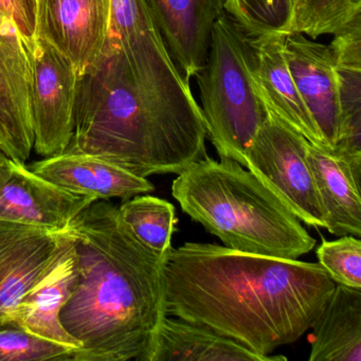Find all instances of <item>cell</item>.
I'll return each instance as SVG.
<instances>
[{"label":"cell","instance_id":"1","mask_svg":"<svg viewBox=\"0 0 361 361\" xmlns=\"http://www.w3.org/2000/svg\"><path fill=\"white\" fill-rule=\"evenodd\" d=\"M336 283L319 263L185 243L162 264L166 316L204 325L269 356L302 337Z\"/></svg>","mask_w":361,"mask_h":361},{"label":"cell","instance_id":"17","mask_svg":"<svg viewBox=\"0 0 361 361\" xmlns=\"http://www.w3.org/2000/svg\"><path fill=\"white\" fill-rule=\"evenodd\" d=\"M77 274V255L73 243L54 267L22 298L10 322L39 337L77 350L81 342L61 322V310L69 299Z\"/></svg>","mask_w":361,"mask_h":361},{"label":"cell","instance_id":"12","mask_svg":"<svg viewBox=\"0 0 361 361\" xmlns=\"http://www.w3.org/2000/svg\"><path fill=\"white\" fill-rule=\"evenodd\" d=\"M283 54L325 147L334 152L339 128V101L329 46L316 43L302 33H284Z\"/></svg>","mask_w":361,"mask_h":361},{"label":"cell","instance_id":"13","mask_svg":"<svg viewBox=\"0 0 361 361\" xmlns=\"http://www.w3.org/2000/svg\"><path fill=\"white\" fill-rule=\"evenodd\" d=\"M156 26L185 81L204 68L226 0H147Z\"/></svg>","mask_w":361,"mask_h":361},{"label":"cell","instance_id":"16","mask_svg":"<svg viewBox=\"0 0 361 361\" xmlns=\"http://www.w3.org/2000/svg\"><path fill=\"white\" fill-rule=\"evenodd\" d=\"M339 128L333 153L361 171V14L334 33Z\"/></svg>","mask_w":361,"mask_h":361},{"label":"cell","instance_id":"2","mask_svg":"<svg viewBox=\"0 0 361 361\" xmlns=\"http://www.w3.org/2000/svg\"><path fill=\"white\" fill-rule=\"evenodd\" d=\"M68 229L77 274L60 318L81 342L69 361L149 360L166 317L164 257L134 235L109 200L90 204Z\"/></svg>","mask_w":361,"mask_h":361},{"label":"cell","instance_id":"14","mask_svg":"<svg viewBox=\"0 0 361 361\" xmlns=\"http://www.w3.org/2000/svg\"><path fill=\"white\" fill-rule=\"evenodd\" d=\"M28 168L45 180L77 195L94 200H130L154 192L155 187L145 177L94 156L63 152L32 162Z\"/></svg>","mask_w":361,"mask_h":361},{"label":"cell","instance_id":"24","mask_svg":"<svg viewBox=\"0 0 361 361\" xmlns=\"http://www.w3.org/2000/svg\"><path fill=\"white\" fill-rule=\"evenodd\" d=\"M73 350L32 335L16 323H0V361H69Z\"/></svg>","mask_w":361,"mask_h":361},{"label":"cell","instance_id":"23","mask_svg":"<svg viewBox=\"0 0 361 361\" xmlns=\"http://www.w3.org/2000/svg\"><path fill=\"white\" fill-rule=\"evenodd\" d=\"M226 13L251 37L291 30V0H226Z\"/></svg>","mask_w":361,"mask_h":361},{"label":"cell","instance_id":"7","mask_svg":"<svg viewBox=\"0 0 361 361\" xmlns=\"http://www.w3.org/2000/svg\"><path fill=\"white\" fill-rule=\"evenodd\" d=\"M24 43L30 71L33 149L50 157L65 152L73 137L79 73L46 39L35 37Z\"/></svg>","mask_w":361,"mask_h":361},{"label":"cell","instance_id":"11","mask_svg":"<svg viewBox=\"0 0 361 361\" xmlns=\"http://www.w3.org/2000/svg\"><path fill=\"white\" fill-rule=\"evenodd\" d=\"M109 27V0H39L35 37L66 56L79 75L98 58Z\"/></svg>","mask_w":361,"mask_h":361},{"label":"cell","instance_id":"10","mask_svg":"<svg viewBox=\"0 0 361 361\" xmlns=\"http://www.w3.org/2000/svg\"><path fill=\"white\" fill-rule=\"evenodd\" d=\"M33 145L26 47L13 20L0 13V149L26 162Z\"/></svg>","mask_w":361,"mask_h":361},{"label":"cell","instance_id":"5","mask_svg":"<svg viewBox=\"0 0 361 361\" xmlns=\"http://www.w3.org/2000/svg\"><path fill=\"white\" fill-rule=\"evenodd\" d=\"M252 37L227 13L214 26L210 54L195 75L202 113L221 158L246 168V151L269 117L255 87Z\"/></svg>","mask_w":361,"mask_h":361},{"label":"cell","instance_id":"4","mask_svg":"<svg viewBox=\"0 0 361 361\" xmlns=\"http://www.w3.org/2000/svg\"><path fill=\"white\" fill-rule=\"evenodd\" d=\"M177 175L172 195L181 210L227 248L290 259L314 249L300 219L235 160L207 155Z\"/></svg>","mask_w":361,"mask_h":361},{"label":"cell","instance_id":"6","mask_svg":"<svg viewBox=\"0 0 361 361\" xmlns=\"http://www.w3.org/2000/svg\"><path fill=\"white\" fill-rule=\"evenodd\" d=\"M307 143L269 113L247 149L246 168L300 221L310 227L325 228L324 212L306 156Z\"/></svg>","mask_w":361,"mask_h":361},{"label":"cell","instance_id":"15","mask_svg":"<svg viewBox=\"0 0 361 361\" xmlns=\"http://www.w3.org/2000/svg\"><path fill=\"white\" fill-rule=\"evenodd\" d=\"M252 47L255 87L268 113L310 145L327 149L285 62L283 35L252 37Z\"/></svg>","mask_w":361,"mask_h":361},{"label":"cell","instance_id":"20","mask_svg":"<svg viewBox=\"0 0 361 361\" xmlns=\"http://www.w3.org/2000/svg\"><path fill=\"white\" fill-rule=\"evenodd\" d=\"M308 336L310 361H361V290L336 285Z\"/></svg>","mask_w":361,"mask_h":361},{"label":"cell","instance_id":"27","mask_svg":"<svg viewBox=\"0 0 361 361\" xmlns=\"http://www.w3.org/2000/svg\"><path fill=\"white\" fill-rule=\"evenodd\" d=\"M37 1H39V0H24L27 9L30 12L31 16L35 18V20H37Z\"/></svg>","mask_w":361,"mask_h":361},{"label":"cell","instance_id":"3","mask_svg":"<svg viewBox=\"0 0 361 361\" xmlns=\"http://www.w3.org/2000/svg\"><path fill=\"white\" fill-rule=\"evenodd\" d=\"M206 138L197 102L137 75L107 37L97 60L79 75L73 137L65 152L94 156L147 178L179 174L206 157Z\"/></svg>","mask_w":361,"mask_h":361},{"label":"cell","instance_id":"21","mask_svg":"<svg viewBox=\"0 0 361 361\" xmlns=\"http://www.w3.org/2000/svg\"><path fill=\"white\" fill-rule=\"evenodd\" d=\"M122 221L147 248L166 257L176 227L175 207L155 196H134L119 206Z\"/></svg>","mask_w":361,"mask_h":361},{"label":"cell","instance_id":"9","mask_svg":"<svg viewBox=\"0 0 361 361\" xmlns=\"http://www.w3.org/2000/svg\"><path fill=\"white\" fill-rule=\"evenodd\" d=\"M94 202L45 180L0 149V221L62 231Z\"/></svg>","mask_w":361,"mask_h":361},{"label":"cell","instance_id":"26","mask_svg":"<svg viewBox=\"0 0 361 361\" xmlns=\"http://www.w3.org/2000/svg\"><path fill=\"white\" fill-rule=\"evenodd\" d=\"M0 13L13 20L24 41L35 39L37 20L27 9L24 0H0Z\"/></svg>","mask_w":361,"mask_h":361},{"label":"cell","instance_id":"18","mask_svg":"<svg viewBox=\"0 0 361 361\" xmlns=\"http://www.w3.org/2000/svg\"><path fill=\"white\" fill-rule=\"evenodd\" d=\"M306 156L324 212L325 229L361 236V171L333 152L307 143Z\"/></svg>","mask_w":361,"mask_h":361},{"label":"cell","instance_id":"22","mask_svg":"<svg viewBox=\"0 0 361 361\" xmlns=\"http://www.w3.org/2000/svg\"><path fill=\"white\" fill-rule=\"evenodd\" d=\"M290 32L317 39L337 32L361 14V0H291Z\"/></svg>","mask_w":361,"mask_h":361},{"label":"cell","instance_id":"19","mask_svg":"<svg viewBox=\"0 0 361 361\" xmlns=\"http://www.w3.org/2000/svg\"><path fill=\"white\" fill-rule=\"evenodd\" d=\"M264 356L210 327L181 319H162L147 361H280Z\"/></svg>","mask_w":361,"mask_h":361},{"label":"cell","instance_id":"8","mask_svg":"<svg viewBox=\"0 0 361 361\" xmlns=\"http://www.w3.org/2000/svg\"><path fill=\"white\" fill-rule=\"evenodd\" d=\"M73 243L62 231L0 221V323L10 322L22 298L32 289Z\"/></svg>","mask_w":361,"mask_h":361},{"label":"cell","instance_id":"25","mask_svg":"<svg viewBox=\"0 0 361 361\" xmlns=\"http://www.w3.org/2000/svg\"><path fill=\"white\" fill-rule=\"evenodd\" d=\"M317 257L336 284L361 290L360 238L343 235L339 240H323L317 249Z\"/></svg>","mask_w":361,"mask_h":361}]
</instances>
